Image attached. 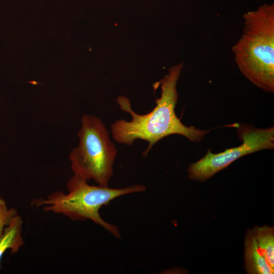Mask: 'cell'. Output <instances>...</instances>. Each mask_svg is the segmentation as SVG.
I'll list each match as a JSON object with an SVG mask.
<instances>
[{
  "mask_svg": "<svg viewBox=\"0 0 274 274\" xmlns=\"http://www.w3.org/2000/svg\"><path fill=\"white\" fill-rule=\"evenodd\" d=\"M17 214V210L14 208L9 209L5 200L0 196V234Z\"/></svg>",
  "mask_w": 274,
  "mask_h": 274,
  "instance_id": "9c48e42d",
  "label": "cell"
},
{
  "mask_svg": "<svg viewBox=\"0 0 274 274\" xmlns=\"http://www.w3.org/2000/svg\"><path fill=\"white\" fill-rule=\"evenodd\" d=\"M22 218L17 214L1 233L0 261L6 250L10 249L12 255L18 252L23 246L24 241L22 236Z\"/></svg>",
  "mask_w": 274,
  "mask_h": 274,
  "instance_id": "52a82bcc",
  "label": "cell"
},
{
  "mask_svg": "<svg viewBox=\"0 0 274 274\" xmlns=\"http://www.w3.org/2000/svg\"><path fill=\"white\" fill-rule=\"evenodd\" d=\"M256 244L270 266L274 269V229L263 226L255 227L251 231Z\"/></svg>",
  "mask_w": 274,
  "mask_h": 274,
  "instance_id": "ba28073f",
  "label": "cell"
},
{
  "mask_svg": "<svg viewBox=\"0 0 274 274\" xmlns=\"http://www.w3.org/2000/svg\"><path fill=\"white\" fill-rule=\"evenodd\" d=\"M245 263L247 272L250 274H273L272 268L260 251L250 231L245 239Z\"/></svg>",
  "mask_w": 274,
  "mask_h": 274,
  "instance_id": "8992f818",
  "label": "cell"
},
{
  "mask_svg": "<svg viewBox=\"0 0 274 274\" xmlns=\"http://www.w3.org/2000/svg\"><path fill=\"white\" fill-rule=\"evenodd\" d=\"M77 134L79 144L69 155L74 175L86 182L93 180L98 185L109 187L117 149L107 127L98 117L85 114Z\"/></svg>",
  "mask_w": 274,
  "mask_h": 274,
  "instance_id": "277c9868",
  "label": "cell"
},
{
  "mask_svg": "<svg viewBox=\"0 0 274 274\" xmlns=\"http://www.w3.org/2000/svg\"><path fill=\"white\" fill-rule=\"evenodd\" d=\"M66 187L67 193L60 190L54 191L46 198L33 199L31 206L44 212L62 215L73 221L90 220L119 239L121 238L119 228L103 220L99 209L117 197L146 190L143 185L121 188L90 185L75 175L67 181Z\"/></svg>",
  "mask_w": 274,
  "mask_h": 274,
  "instance_id": "3957f363",
  "label": "cell"
},
{
  "mask_svg": "<svg viewBox=\"0 0 274 274\" xmlns=\"http://www.w3.org/2000/svg\"><path fill=\"white\" fill-rule=\"evenodd\" d=\"M183 66L182 62L169 68L168 74L160 82V97L156 99L155 107L147 114L140 115L134 112L128 97H117V102L120 109L129 114L131 120H117L111 125V133L115 141L128 146L133 145L136 140L147 141L148 147L142 154L146 157L156 143L169 135L180 134L190 141L199 142L212 130L186 126L175 113L178 99L176 87Z\"/></svg>",
  "mask_w": 274,
  "mask_h": 274,
  "instance_id": "6da1fadb",
  "label": "cell"
},
{
  "mask_svg": "<svg viewBox=\"0 0 274 274\" xmlns=\"http://www.w3.org/2000/svg\"><path fill=\"white\" fill-rule=\"evenodd\" d=\"M236 128L239 139L243 144L219 153H213L208 149L204 156L189 166L187 172L189 179L204 182L242 156L274 148L273 126L259 128L252 125L241 124Z\"/></svg>",
  "mask_w": 274,
  "mask_h": 274,
  "instance_id": "5b68a950",
  "label": "cell"
},
{
  "mask_svg": "<svg viewBox=\"0 0 274 274\" xmlns=\"http://www.w3.org/2000/svg\"><path fill=\"white\" fill-rule=\"evenodd\" d=\"M242 36L232 47L242 74L256 87L274 92V4H265L243 15Z\"/></svg>",
  "mask_w": 274,
  "mask_h": 274,
  "instance_id": "7a4b0ae2",
  "label": "cell"
}]
</instances>
